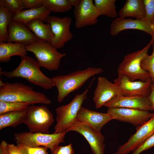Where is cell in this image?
<instances>
[{"mask_svg":"<svg viewBox=\"0 0 154 154\" xmlns=\"http://www.w3.org/2000/svg\"><path fill=\"white\" fill-rule=\"evenodd\" d=\"M0 101L27 103L30 105L37 104L49 105L51 102L44 94L34 91L23 83L3 82L1 78Z\"/></svg>","mask_w":154,"mask_h":154,"instance_id":"obj_1","label":"cell"},{"mask_svg":"<svg viewBox=\"0 0 154 154\" xmlns=\"http://www.w3.org/2000/svg\"><path fill=\"white\" fill-rule=\"evenodd\" d=\"M21 58L19 65L12 71H2L0 67V74L9 78H23L46 90L51 89L55 86L52 78L43 73L40 69V65L35 59L27 56Z\"/></svg>","mask_w":154,"mask_h":154,"instance_id":"obj_2","label":"cell"},{"mask_svg":"<svg viewBox=\"0 0 154 154\" xmlns=\"http://www.w3.org/2000/svg\"><path fill=\"white\" fill-rule=\"evenodd\" d=\"M103 72L101 68L90 67L69 74L53 77L54 86L58 91V102L61 103L70 93L80 88L90 77Z\"/></svg>","mask_w":154,"mask_h":154,"instance_id":"obj_3","label":"cell"},{"mask_svg":"<svg viewBox=\"0 0 154 154\" xmlns=\"http://www.w3.org/2000/svg\"><path fill=\"white\" fill-rule=\"evenodd\" d=\"M151 45L150 42L142 49L124 56L118 67V73L125 75L132 81L139 80L145 81L150 79L149 74L142 69L141 63L148 54V50Z\"/></svg>","mask_w":154,"mask_h":154,"instance_id":"obj_4","label":"cell"},{"mask_svg":"<svg viewBox=\"0 0 154 154\" xmlns=\"http://www.w3.org/2000/svg\"><path fill=\"white\" fill-rule=\"evenodd\" d=\"M27 51L33 52L40 67L50 71L57 70L61 59L66 53H61L51 44L38 40L26 46Z\"/></svg>","mask_w":154,"mask_h":154,"instance_id":"obj_5","label":"cell"},{"mask_svg":"<svg viewBox=\"0 0 154 154\" xmlns=\"http://www.w3.org/2000/svg\"><path fill=\"white\" fill-rule=\"evenodd\" d=\"M67 132L46 134L30 132H21L14 134L17 144H21L33 147H45L53 154L61 143L64 142Z\"/></svg>","mask_w":154,"mask_h":154,"instance_id":"obj_6","label":"cell"},{"mask_svg":"<svg viewBox=\"0 0 154 154\" xmlns=\"http://www.w3.org/2000/svg\"><path fill=\"white\" fill-rule=\"evenodd\" d=\"M54 121L52 112L46 106L33 105L26 110L24 123L30 132L49 134Z\"/></svg>","mask_w":154,"mask_h":154,"instance_id":"obj_7","label":"cell"},{"mask_svg":"<svg viewBox=\"0 0 154 154\" xmlns=\"http://www.w3.org/2000/svg\"><path fill=\"white\" fill-rule=\"evenodd\" d=\"M89 87L82 93L76 94L68 104L60 106L56 109L57 116L54 133L65 131L76 120L78 112L87 98Z\"/></svg>","mask_w":154,"mask_h":154,"instance_id":"obj_8","label":"cell"},{"mask_svg":"<svg viewBox=\"0 0 154 154\" xmlns=\"http://www.w3.org/2000/svg\"><path fill=\"white\" fill-rule=\"evenodd\" d=\"M114 82L118 87L121 95L125 96L148 97L153 84L151 79L145 81H132L125 75L119 73Z\"/></svg>","mask_w":154,"mask_h":154,"instance_id":"obj_9","label":"cell"},{"mask_svg":"<svg viewBox=\"0 0 154 154\" xmlns=\"http://www.w3.org/2000/svg\"><path fill=\"white\" fill-rule=\"evenodd\" d=\"M46 22L50 24L54 35L51 44L56 49L63 47L72 38L73 35L70 30V17L60 18L56 16H50Z\"/></svg>","mask_w":154,"mask_h":154,"instance_id":"obj_10","label":"cell"},{"mask_svg":"<svg viewBox=\"0 0 154 154\" xmlns=\"http://www.w3.org/2000/svg\"><path fill=\"white\" fill-rule=\"evenodd\" d=\"M73 13L75 26L77 29L95 25L102 15L92 0H80L74 7Z\"/></svg>","mask_w":154,"mask_h":154,"instance_id":"obj_11","label":"cell"},{"mask_svg":"<svg viewBox=\"0 0 154 154\" xmlns=\"http://www.w3.org/2000/svg\"><path fill=\"white\" fill-rule=\"evenodd\" d=\"M136 131L127 141L120 146L114 154H127L137 148L154 133V111L151 118L138 126Z\"/></svg>","mask_w":154,"mask_h":154,"instance_id":"obj_12","label":"cell"},{"mask_svg":"<svg viewBox=\"0 0 154 154\" xmlns=\"http://www.w3.org/2000/svg\"><path fill=\"white\" fill-rule=\"evenodd\" d=\"M72 131L82 135L89 144L93 154H104L105 146L104 136L100 132L96 131L86 124L77 120L74 122L66 131Z\"/></svg>","mask_w":154,"mask_h":154,"instance_id":"obj_13","label":"cell"},{"mask_svg":"<svg viewBox=\"0 0 154 154\" xmlns=\"http://www.w3.org/2000/svg\"><path fill=\"white\" fill-rule=\"evenodd\" d=\"M107 113L112 117L113 119L129 123L136 126L144 123L152 115V113L149 111L116 107L108 108Z\"/></svg>","mask_w":154,"mask_h":154,"instance_id":"obj_14","label":"cell"},{"mask_svg":"<svg viewBox=\"0 0 154 154\" xmlns=\"http://www.w3.org/2000/svg\"><path fill=\"white\" fill-rule=\"evenodd\" d=\"M121 94L118 86L104 77L97 78V84L94 90L93 101L97 109L105 106L106 104L116 96Z\"/></svg>","mask_w":154,"mask_h":154,"instance_id":"obj_15","label":"cell"},{"mask_svg":"<svg viewBox=\"0 0 154 154\" xmlns=\"http://www.w3.org/2000/svg\"><path fill=\"white\" fill-rule=\"evenodd\" d=\"M112 119V117L107 113L99 112L82 106L78 112L76 118L77 121L98 132H100L102 127Z\"/></svg>","mask_w":154,"mask_h":154,"instance_id":"obj_16","label":"cell"},{"mask_svg":"<svg viewBox=\"0 0 154 154\" xmlns=\"http://www.w3.org/2000/svg\"><path fill=\"white\" fill-rule=\"evenodd\" d=\"M8 31V42L21 43L26 46L39 40L26 25L15 21H10Z\"/></svg>","mask_w":154,"mask_h":154,"instance_id":"obj_17","label":"cell"},{"mask_svg":"<svg viewBox=\"0 0 154 154\" xmlns=\"http://www.w3.org/2000/svg\"><path fill=\"white\" fill-rule=\"evenodd\" d=\"M130 29L141 31L151 35V23L145 19H133L131 18L117 17L111 24L110 33L112 36H115L123 31Z\"/></svg>","mask_w":154,"mask_h":154,"instance_id":"obj_18","label":"cell"},{"mask_svg":"<svg viewBox=\"0 0 154 154\" xmlns=\"http://www.w3.org/2000/svg\"><path fill=\"white\" fill-rule=\"evenodd\" d=\"M104 106L108 108H121L152 111L151 103L148 97L125 96L120 94L107 103Z\"/></svg>","mask_w":154,"mask_h":154,"instance_id":"obj_19","label":"cell"},{"mask_svg":"<svg viewBox=\"0 0 154 154\" xmlns=\"http://www.w3.org/2000/svg\"><path fill=\"white\" fill-rule=\"evenodd\" d=\"M51 13L43 5L39 8L27 9L17 13L14 15L12 20L25 25L35 19L46 22Z\"/></svg>","mask_w":154,"mask_h":154,"instance_id":"obj_20","label":"cell"},{"mask_svg":"<svg viewBox=\"0 0 154 154\" xmlns=\"http://www.w3.org/2000/svg\"><path fill=\"white\" fill-rule=\"evenodd\" d=\"M120 17H127L139 20L145 19V12L142 0H127L123 7L119 11Z\"/></svg>","mask_w":154,"mask_h":154,"instance_id":"obj_21","label":"cell"},{"mask_svg":"<svg viewBox=\"0 0 154 154\" xmlns=\"http://www.w3.org/2000/svg\"><path fill=\"white\" fill-rule=\"evenodd\" d=\"M27 53L26 46L23 44L0 41V62L1 63L9 61L13 56L23 57L26 56Z\"/></svg>","mask_w":154,"mask_h":154,"instance_id":"obj_22","label":"cell"},{"mask_svg":"<svg viewBox=\"0 0 154 154\" xmlns=\"http://www.w3.org/2000/svg\"><path fill=\"white\" fill-rule=\"evenodd\" d=\"M26 25L39 40L51 44L54 35L49 23L45 24L39 19H35Z\"/></svg>","mask_w":154,"mask_h":154,"instance_id":"obj_23","label":"cell"},{"mask_svg":"<svg viewBox=\"0 0 154 154\" xmlns=\"http://www.w3.org/2000/svg\"><path fill=\"white\" fill-rule=\"evenodd\" d=\"M26 110L9 112L0 115V130L8 127H15L24 123Z\"/></svg>","mask_w":154,"mask_h":154,"instance_id":"obj_24","label":"cell"},{"mask_svg":"<svg viewBox=\"0 0 154 154\" xmlns=\"http://www.w3.org/2000/svg\"><path fill=\"white\" fill-rule=\"evenodd\" d=\"M14 15L4 5L3 0H0V41L6 42L8 37L9 23Z\"/></svg>","mask_w":154,"mask_h":154,"instance_id":"obj_25","label":"cell"},{"mask_svg":"<svg viewBox=\"0 0 154 154\" xmlns=\"http://www.w3.org/2000/svg\"><path fill=\"white\" fill-rule=\"evenodd\" d=\"M43 5L51 12L63 13L72 8L70 0H43Z\"/></svg>","mask_w":154,"mask_h":154,"instance_id":"obj_26","label":"cell"},{"mask_svg":"<svg viewBox=\"0 0 154 154\" xmlns=\"http://www.w3.org/2000/svg\"><path fill=\"white\" fill-rule=\"evenodd\" d=\"M116 1V0H94V4L102 15L110 18H115L118 16L115 5Z\"/></svg>","mask_w":154,"mask_h":154,"instance_id":"obj_27","label":"cell"},{"mask_svg":"<svg viewBox=\"0 0 154 154\" xmlns=\"http://www.w3.org/2000/svg\"><path fill=\"white\" fill-rule=\"evenodd\" d=\"M27 103H20L0 101V115L11 112L26 110L29 106Z\"/></svg>","mask_w":154,"mask_h":154,"instance_id":"obj_28","label":"cell"},{"mask_svg":"<svg viewBox=\"0 0 154 154\" xmlns=\"http://www.w3.org/2000/svg\"><path fill=\"white\" fill-rule=\"evenodd\" d=\"M151 55L148 54L141 61V66L142 69L150 74L152 83L154 84V47Z\"/></svg>","mask_w":154,"mask_h":154,"instance_id":"obj_29","label":"cell"},{"mask_svg":"<svg viewBox=\"0 0 154 154\" xmlns=\"http://www.w3.org/2000/svg\"><path fill=\"white\" fill-rule=\"evenodd\" d=\"M17 145L21 154H47L48 149L44 147H33L21 144Z\"/></svg>","mask_w":154,"mask_h":154,"instance_id":"obj_30","label":"cell"},{"mask_svg":"<svg viewBox=\"0 0 154 154\" xmlns=\"http://www.w3.org/2000/svg\"><path fill=\"white\" fill-rule=\"evenodd\" d=\"M5 6L14 15L24 9L22 0H3Z\"/></svg>","mask_w":154,"mask_h":154,"instance_id":"obj_31","label":"cell"},{"mask_svg":"<svg viewBox=\"0 0 154 154\" xmlns=\"http://www.w3.org/2000/svg\"><path fill=\"white\" fill-rule=\"evenodd\" d=\"M145 12V20L151 23L154 16V0H143Z\"/></svg>","mask_w":154,"mask_h":154,"instance_id":"obj_32","label":"cell"},{"mask_svg":"<svg viewBox=\"0 0 154 154\" xmlns=\"http://www.w3.org/2000/svg\"><path fill=\"white\" fill-rule=\"evenodd\" d=\"M154 146V133L143 143L133 150L132 154H140L141 152Z\"/></svg>","mask_w":154,"mask_h":154,"instance_id":"obj_33","label":"cell"},{"mask_svg":"<svg viewBox=\"0 0 154 154\" xmlns=\"http://www.w3.org/2000/svg\"><path fill=\"white\" fill-rule=\"evenodd\" d=\"M22 1L24 9H30L42 6L43 0H22Z\"/></svg>","mask_w":154,"mask_h":154,"instance_id":"obj_34","label":"cell"},{"mask_svg":"<svg viewBox=\"0 0 154 154\" xmlns=\"http://www.w3.org/2000/svg\"><path fill=\"white\" fill-rule=\"evenodd\" d=\"M53 154H75L72 147L70 144L65 146H59Z\"/></svg>","mask_w":154,"mask_h":154,"instance_id":"obj_35","label":"cell"},{"mask_svg":"<svg viewBox=\"0 0 154 154\" xmlns=\"http://www.w3.org/2000/svg\"><path fill=\"white\" fill-rule=\"evenodd\" d=\"M8 149L9 154H21L19 148L13 144H8Z\"/></svg>","mask_w":154,"mask_h":154,"instance_id":"obj_36","label":"cell"},{"mask_svg":"<svg viewBox=\"0 0 154 154\" xmlns=\"http://www.w3.org/2000/svg\"><path fill=\"white\" fill-rule=\"evenodd\" d=\"M8 144L6 141L3 140L1 141L0 144V154H9Z\"/></svg>","mask_w":154,"mask_h":154,"instance_id":"obj_37","label":"cell"},{"mask_svg":"<svg viewBox=\"0 0 154 154\" xmlns=\"http://www.w3.org/2000/svg\"><path fill=\"white\" fill-rule=\"evenodd\" d=\"M151 104L152 111H154V84L153 83L151 86V90L150 95L148 97Z\"/></svg>","mask_w":154,"mask_h":154,"instance_id":"obj_38","label":"cell"},{"mask_svg":"<svg viewBox=\"0 0 154 154\" xmlns=\"http://www.w3.org/2000/svg\"><path fill=\"white\" fill-rule=\"evenodd\" d=\"M152 33L151 39L150 42L152 43L153 47H154V16L151 23Z\"/></svg>","mask_w":154,"mask_h":154,"instance_id":"obj_39","label":"cell"}]
</instances>
